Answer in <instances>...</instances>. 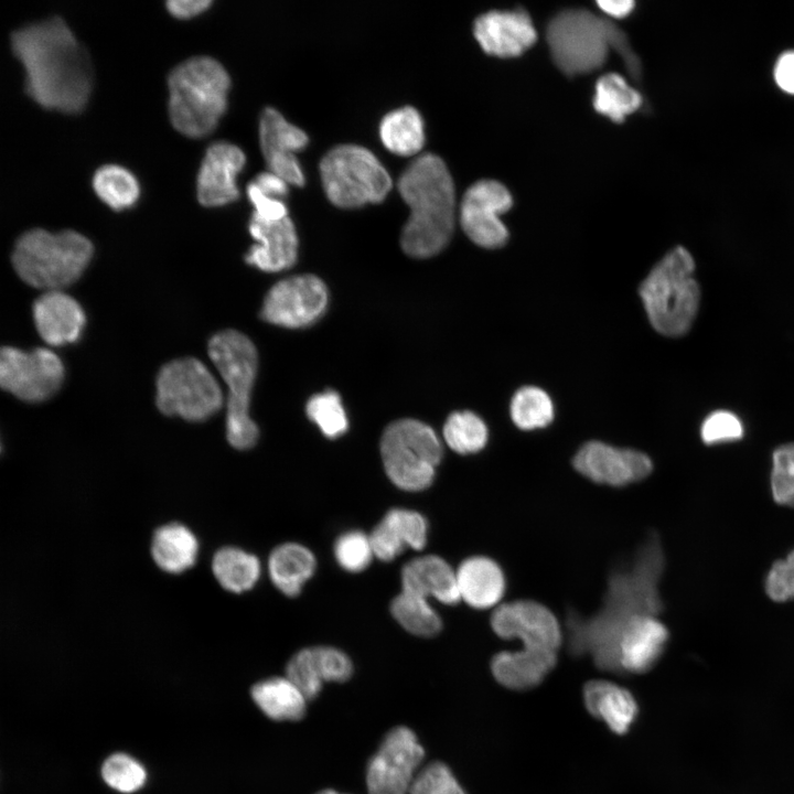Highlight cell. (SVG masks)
Masks as SVG:
<instances>
[{
  "instance_id": "cell-49",
  "label": "cell",
  "mask_w": 794,
  "mask_h": 794,
  "mask_svg": "<svg viewBox=\"0 0 794 794\" xmlns=\"http://www.w3.org/2000/svg\"><path fill=\"white\" fill-rule=\"evenodd\" d=\"M266 195L282 200L288 194V183L270 171L260 172L251 181Z\"/></svg>"
},
{
  "instance_id": "cell-42",
  "label": "cell",
  "mask_w": 794,
  "mask_h": 794,
  "mask_svg": "<svg viewBox=\"0 0 794 794\" xmlns=\"http://www.w3.org/2000/svg\"><path fill=\"white\" fill-rule=\"evenodd\" d=\"M286 677L307 700H312L319 695L324 682L316 667L313 647L302 648L291 656L286 666Z\"/></svg>"
},
{
  "instance_id": "cell-32",
  "label": "cell",
  "mask_w": 794,
  "mask_h": 794,
  "mask_svg": "<svg viewBox=\"0 0 794 794\" xmlns=\"http://www.w3.org/2000/svg\"><path fill=\"white\" fill-rule=\"evenodd\" d=\"M379 136L390 152L406 157L417 154L425 144L422 118L410 106L393 110L382 119Z\"/></svg>"
},
{
  "instance_id": "cell-43",
  "label": "cell",
  "mask_w": 794,
  "mask_h": 794,
  "mask_svg": "<svg viewBox=\"0 0 794 794\" xmlns=\"http://www.w3.org/2000/svg\"><path fill=\"white\" fill-rule=\"evenodd\" d=\"M771 490L776 503L794 506V443L774 450L772 457Z\"/></svg>"
},
{
  "instance_id": "cell-3",
  "label": "cell",
  "mask_w": 794,
  "mask_h": 794,
  "mask_svg": "<svg viewBox=\"0 0 794 794\" xmlns=\"http://www.w3.org/2000/svg\"><path fill=\"white\" fill-rule=\"evenodd\" d=\"M398 190L410 210L400 234L403 250L421 259L438 255L455 225V191L446 163L433 153L419 155L401 173Z\"/></svg>"
},
{
  "instance_id": "cell-33",
  "label": "cell",
  "mask_w": 794,
  "mask_h": 794,
  "mask_svg": "<svg viewBox=\"0 0 794 794\" xmlns=\"http://www.w3.org/2000/svg\"><path fill=\"white\" fill-rule=\"evenodd\" d=\"M212 570L225 590L242 593L257 583L261 566L253 554L236 547H223L213 557Z\"/></svg>"
},
{
  "instance_id": "cell-25",
  "label": "cell",
  "mask_w": 794,
  "mask_h": 794,
  "mask_svg": "<svg viewBox=\"0 0 794 794\" xmlns=\"http://www.w3.org/2000/svg\"><path fill=\"white\" fill-rule=\"evenodd\" d=\"M401 591L427 599L433 597L448 605L461 600L457 572L436 555L417 557L403 567Z\"/></svg>"
},
{
  "instance_id": "cell-2",
  "label": "cell",
  "mask_w": 794,
  "mask_h": 794,
  "mask_svg": "<svg viewBox=\"0 0 794 794\" xmlns=\"http://www.w3.org/2000/svg\"><path fill=\"white\" fill-rule=\"evenodd\" d=\"M25 71V90L40 106L77 114L86 106L93 74L89 57L63 19L25 25L11 35Z\"/></svg>"
},
{
  "instance_id": "cell-35",
  "label": "cell",
  "mask_w": 794,
  "mask_h": 794,
  "mask_svg": "<svg viewBox=\"0 0 794 794\" xmlns=\"http://www.w3.org/2000/svg\"><path fill=\"white\" fill-rule=\"evenodd\" d=\"M93 187L97 196L116 211L131 207L140 195L136 176L117 164H106L97 169L93 176Z\"/></svg>"
},
{
  "instance_id": "cell-52",
  "label": "cell",
  "mask_w": 794,
  "mask_h": 794,
  "mask_svg": "<svg viewBox=\"0 0 794 794\" xmlns=\"http://www.w3.org/2000/svg\"><path fill=\"white\" fill-rule=\"evenodd\" d=\"M597 4L608 17L623 18L627 15L634 7V2L631 0H603L598 1Z\"/></svg>"
},
{
  "instance_id": "cell-53",
  "label": "cell",
  "mask_w": 794,
  "mask_h": 794,
  "mask_svg": "<svg viewBox=\"0 0 794 794\" xmlns=\"http://www.w3.org/2000/svg\"><path fill=\"white\" fill-rule=\"evenodd\" d=\"M316 794H341V793H339V792H336V791H334V790H329V788H328V790L320 791V792H318Z\"/></svg>"
},
{
  "instance_id": "cell-31",
  "label": "cell",
  "mask_w": 794,
  "mask_h": 794,
  "mask_svg": "<svg viewBox=\"0 0 794 794\" xmlns=\"http://www.w3.org/2000/svg\"><path fill=\"white\" fill-rule=\"evenodd\" d=\"M250 693L256 705L272 720L298 721L305 715L308 700L287 677L258 682Z\"/></svg>"
},
{
  "instance_id": "cell-27",
  "label": "cell",
  "mask_w": 794,
  "mask_h": 794,
  "mask_svg": "<svg viewBox=\"0 0 794 794\" xmlns=\"http://www.w3.org/2000/svg\"><path fill=\"white\" fill-rule=\"evenodd\" d=\"M583 702L591 716L604 722L616 734L626 733L637 715L633 695L608 680L588 682L583 687Z\"/></svg>"
},
{
  "instance_id": "cell-8",
  "label": "cell",
  "mask_w": 794,
  "mask_h": 794,
  "mask_svg": "<svg viewBox=\"0 0 794 794\" xmlns=\"http://www.w3.org/2000/svg\"><path fill=\"white\" fill-rule=\"evenodd\" d=\"M207 351L228 390L227 441L237 450L250 449L259 436L258 427L249 414L258 366L257 350L248 336L228 329L212 336Z\"/></svg>"
},
{
  "instance_id": "cell-23",
  "label": "cell",
  "mask_w": 794,
  "mask_h": 794,
  "mask_svg": "<svg viewBox=\"0 0 794 794\" xmlns=\"http://www.w3.org/2000/svg\"><path fill=\"white\" fill-rule=\"evenodd\" d=\"M33 319L42 340L53 346L75 342L85 325L79 303L61 290L45 291L34 301Z\"/></svg>"
},
{
  "instance_id": "cell-34",
  "label": "cell",
  "mask_w": 794,
  "mask_h": 794,
  "mask_svg": "<svg viewBox=\"0 0 794 794\" xmlns=\"http://www.w3.org/2000/svg\"><path fill=\"white\" fill-rule=\"evenodd\" d=\"M642 103L641 94L620 74H604L596 84L593 107L614 122H623Z\"/></svg>"
},
{
  "instance_id": "cell-36",
  "label": "cell",
  "mask_w": 794,
  "mask_h": 794,
  "mask_svg": "<svg viewBox=\"0 0 794 794\" xmlns=\"http://www.w3.org/2000/svg\"><path fill=\"white\" fill-rule=\"evenodd\" d=\"M509 415L513 423L521 430L530 431L545 428L555 417V407L550 396L537 386H523L512 396Z\"/></svg>"
},
{
  "instance_id": "cell-47",
  "label": "cell",
  "mask_w": 794,
  "mask_h": 794,
  "mask_svg": "<svg viewBox=\"0 0 794 794\" xmlns=\"http://www.w3.org/2000/svg\"><path fill=\"white\" fill-rule=\"evenodd\" d=\"M765 590L774 601L794 599V550L771 567L765 580Z\"/></svg>"
},
{
  "instance_id": "cell-40",
  "label": "cell",
  "mask_w": 794,
  "mask_h": 794,
  "mask_svg": "<svg viewBox=\"0 0 794 794\" xmlns=\"http://www.w3.org/2000/svg\"><path fill=\"white\" fill-rule=\"evenodd\" d=\"M101 776L111 788L120 793H133L144 784L147 772L132 757L115 753L104 761Z\"/></svg>"
},
{
  "instance_id": "cell-16",
  "label": "cell",
  "mask_w": 794,
  "mask_h": 794,
  "mask_svg": "<svg viewBox=\"0 0 794 794\" xmlns=\"http://www.w3.org/2000/svg\"><path fill=\"white\" fill-rule=\"evenodd\" d=\"M491 626L502 639L521 640L525 648L557 652L562 642L556 616L548 608L532 600L497 607L492 613Z\"/></svg>"
},
{
  "instance_id": "cell-30",
  "label": "cell",
  "mask_w": 794,
  "mask_h": 794,
  "mask_svg": "<svg viewBox=\"0 0 794 794\" xmlns=\"http://www.w3.org/2000/svg\"><path fill=\"white\" fill-rule=\"evenodd\" d=\"M198 541L184 525L171 523L159 527L151 540L155 565L165 572L181 573L196 560Z\"/></svg>"
},
{
  "instance_id": "cell-37",
  "label": "cell",
  "mask_w": 794,
  "mask_h": 794,
  "mask_svg": "<svg viewBox=\"0 0 794 794\" xmlns=\"http://www.w3.org/2000/svg\"><path fill=\"white\" fill-rule=\"evenodd\" d=\"M394 619L409 633L417 636L437 635L442 622L427 598L401 591L390 602Z\"/></svg>"
},
{
  "instance_id": "cell-7",
  "label": "cell",
  "mask_w": 794,
  "mask_h": 794,
  "mask_svg": "<svg viewBox=\"0 0 794 794\" xmlns=\"http://www.w3.org/2000/svg\"><path fill=\"white\" fill-rule=\"evenodd\" d=\"M94 253L90 240L75 230L50 233L33 228L22 234L12 251V265L28 285L46 291L75 282Z\"/></svg>"
},
{
  "instance_id": "cell-6",
  "label": "cell",
  "mask_w": 794,
  "mask_h": 794,
  "mask_svg": "<svg viewBox=\"0 0 794 794\" xmlns=\"http://www.w3.org/2000/svg\"><path fill=\"white\" fill-rule=\"evenodd\" d=\"M694 272L693 256L683 246H676L641 282L639 296L651 325L659 334L678 337L691 328L700 302Z\"/></svg>"
},
{
  "instance_id": "cell-46",
  "label": "cell",
  "mask_w": 794,
  "mask_h": 794,
  "mask_svg": "<svg viewBox=\"0 0 794 794\" xmlns=\"http://www.w3.org/2000/svg\"><path fill=\"white\" fill-rule=\"evenodd\" d=\"M313 652L323 682L344 683L350 679L353 665L344 652L331 646H314Z\"/></svg>"
},
{
  "instance_id": "cell-24",
  "label": "cell",
  "mask_w": 794,
  "mask_h": 794,
  "mask_svg": "<svg viewBox=\"0 0 794 794\" xmlns=\"http://www.w3.org/2000/svg\"><path fill=\"white\" fill-rule=\"evenodd\" d=\"M374 556L391 561L406 548L421 550L428 539L427 519L406 508L389 509L369 535Z\"/></svg>"
},
{
  "instance_id": "cell-29",
  "label": "cell",
  "mask_w": 794,
  "mask_h": 794,
  "mask_svg": "<svg viewBox=\"0 0 794 794\" xmlns=\"http://www.w3.org/2000/svg\"><path fill=\"white\" fill-rule=\"evenodd\" d=\"M316 560L312 551L298 543L277 546L268 559V572L275 587L287 597H297L313 576Z\"/></svg>"
},
{
  "instance_id": "cell-13",
  "label": "cell",
  "mask_w": 794,
  "mask_h": 794,
  "mask_svg": "<svg viewBox=\"0 0 794 794\" xmlns=\"http://www.w3.org/2000/svg\"><path fill=\"white\" fill-rule=\"evenodd\" d=\"M423 757L425 750L412 730L405 726L393 728L368 762V794H409Z\"/></svg>"
},
{
  "instance_id": "cell-51",
  "label": "cell",
  "mask_w": 794,
  "mask_h": 794,
  "mask_svg": "<svg viewBox=\"0 0 794 794\" xmlns=\"http://www.w3.org/2000/svg\"><path fill=\"white\" fill-rule=\"evenodd\" d=\"M775 81L783 90L794 94V52L786 53L779 60Z\"/></svg>"
},
{
  "instance_id": "cell-50",
  "label": "cell",
  "mask_w": 794,
  "mask_h": 794,
  "mask_svg": "<svg viewBox=\"0 0 794 794\" xmlns=\"http://www.w3.org/2000/svg\"><path fill=\"white\" fill-rule=\"evenodd\" d=\"M211 4L210 0H171L167 2V8L173 17L187 19L203 12Z\"/></svg>"
},
{
  "instance_id": "cell-11",
  "label": "cell",
  "mask_w": 794,
  "mask_h": 794,
  "mask_svg": "<svg viewBox=\"0 0 794 794\" xmlns=\"http://www.w3.org/2000/svg\"><path fill=\"white\" fill-rule=\"evenodd\" d=\"M155 403L167 416L203 421L223 406V393L208 368L194 357L163 365L157 377Z\"/></svg>"
},
{
  "instance_id": "cell-1",
  "label": "cell",
  "mask_w": 794,
  "mask_h": 794,
  "mask_svg": "<svg viewBox=\"0 0 794 794\" xmlns=\"http://www.w3.org/2000/svg\"><path fill=\"white\" fill-rule=\"evenodd\" d=\"M664 567L661 540L652 533L633 560L610 575L603 603L597 613L582 616L573 610L568 612L566 625L570 653L589 654L600 669L620 673L618 636L634 616L661 613L663 602L658 583Z\"/></svg>"
},
{
  "instance_id": "cell-39",
  "label": "cell",
  "mask_w": 794,
  "mask_h": 794,
  "mask_svg": "<svg viewBox=\"0 0 794 794\" xmlns=\"http://www.w3.org/2000/svg\"><path fill=\"white\" fill-rule=\"evenodd\" d=\"M305 414L329 439H336L348 429V419L341 396L333 389L313 395L305 405Z\"/></svg>"
},
{
  "instance_id": "cell-18",
  "label": "cell",
  "mask_w": 794,
  "mask_h": 794,
  "mask_svg": "<svg viewBox=\"0 0 794 794\" xmlns=\"http://www.w3.org/2000/svg\"><path fill=\"white\" fill-rule=\"evenodd\" d=\"M259 140L268 171L289 185L303 186L304 174L296 153L308 144L305 132L287 121L278 110L268 107L260 117Z\"/></svg>"
},
{
  "instance_id": "cell-28",
  "label": "cell",
  "mask_w": 794,
  "mask_h": 794,
  "mask_svg": "<svg viewBox=\"0 0 794 794\" xmlns=\"http://www.w3.org/2000/svg\"><path fill=\"white\" fill-rule=\"evenodd\" d=\"M461 600L475 609L494 607L504 596L505 577L491 558L474 556L465 559L457 571Z\"/></svg>"
},
{
  "instance_id": "cell-48",
  "label": "cell",
  "mask_w": 794,
  "mask_h": 794,
  "mask_svg": "<svg viewBox=\"0 0 794 794\" xmlns=\"http://www.w3.org/2000/svg\"><path fill=\"white\" fill-rule=\"evenodd\" d=\"M247 195L255 208V215L269 221L288 217V208L285 202L266 195L253 182L247 185Z\"/></svg>"
},
{
  "instance_id": "cell-20",
  "label": "cell",
  "mask_w": 794,
  "mask_h": 794,
  "mask_svg": "<svg viewBox=\"0 0 794 794\" xmlns=\"http://www.w3.org/2000/svg\"><path fill=\"white\" fill-rule=\"evenodd\" d=\"M473 32L484 52L497 57H515L536 41V30L523 9L490 11L476 18Z\"/></svg>"
},
{
  "instance_id": "cell-41",
  "label": "cell",
  "mask_w": 794,
  "mask_h": 794,
  "mask_svg": "<svg viewBox=\"0 0 794 794\" xmlns=\"http://www.w3.org/2000/svg\"><path fill=\"white\" fill-rule=\"evenodd\" d=\"M336 562L345 571H363L374 556L369 536L360 530H350L337 537L334 544Z\"/></svg>"
},
{
  "instance_id": "cell-5",
  "label": "cell",
  "mask_w": 794,
  "mask_h": 794,
  "mask_svg": "<svg viewBox=\"0 0 794 794\" xmlns=\"http://www.w3.org/2000/svg\"><path fill=\"white\" fill-rule=\"evenodd\" d=\"M168 85L173 127L191 138L211 133L227 107L230 78L223 65L210 56H193L171 71Z\"/></svg>"
},
{
  "instance_id": "cell-4",
  "label": "cell",
  "mask_w": 794,
  "mask_h": 794,
  "mask_svg": "<svg viewBox=\"0 0 794 794\" xmlns=\"http://www.w3.org/2000/svg\"><path fill=\"white\" fill-rule=\"evenodd\" d=\"M546 37L555 64L569 76L600 68L612 50L634 79L641 77V63L626 34L609 19L589 10L559 12L549 21Z\"/></svg>"
},
{
  "instance_id": "cell-10",
  "label": "cell",
  "mask_w": 794,
  "mask_h": 794,
  "mask_svg": "<svg viewBox=\"0 0 794 794\" xmlns=\"http://www.w3.org/2000/svg\"><path fill=\"white\" fill-rule=\"evenodd\" d=\"M320 174L329 201L341 208L382 202L393 181L378 159L357 144H339L320 162Z\"/></svg>"
},
{
  "instance_id": "cell-14",
  "label": "cell",
  "mask_w": 794,
  "mask_h": 794,
  "mask_svg": "<svg viewBox=\"0 0 794 794\" xmlns=\"http://www.w3.org/2000/svg\"><path fill=\"white\" fill-rule=\"evenodd\" d=\"M328 301V288L319 277L309 273L292 276L269 289L260 318L283 328H305L323 315Z\"/></svg>"
},
{
  "instance_id": "cell-44",
  "label": "cell",
  "mask_w": 794,
  "mask_h": 794,
  "mask_svg": "<svg viewBox=\"0 0 794 794\" xmlns=\"http://www.w3.org/2000/svg\"><path fill=\"white\" fill-rule=\"evenodd\" d=\"M409 794H466L451 770L436 761L417 772Z\"/></svg>"
},
{
  "instance_id": "cell-17",
  "label": "cell",
  "mask_w": 794,
  "mask_h": 794,
  "mask_svg": "<svg viewBox=\"0 0 794 794\" xmlns=\"http://www.w3.org/2000/svg\"><path fill=\"white\" fill-rule=\"evenodd\" d=\"M572 465L589 480L616 487L639 482L653 470V463L644 452L598 440L583 443L573 455Z\"/></svg>"
},
{
  "instance_id": "cell-19",
  "label": "cell",
  "mask_w": 794,
  "mask_h": 794,
  "mask_svg": "<svg viewBox=\"0 0 794 794\" xmlns=\"http://www.w3.org/2000/svg\"><path fill=\"white\" fill-rule=\"evenodd\" d=\"M246 162L237 146L218 141L212 143L202 160L196 181L197 200L203 206L215 207L232 203L239 196L236 176Z\"/></svg>"
},
{
  "instance_id": "cell-12",
  "label": "cell",
  "mask_w": 794,
  "mask_h": 794,
  "mask_svg": "<svg viewBox=\"0 0 794 794\" xmlns=\"http://www.w3.org/2000/svg\"><path fill=\"white\" fill-rule=\"evenodd\" d=\"M63 378L62 361L47 348L4 346L0 352V385L19 399L43 401L60 389Z\"/></svg>"
},
{
  "instance_id": "cell-9",
  "label": "cell",
  "mask_w": 794,
  "mask_h": 794,
  "mask_svg": "<svg viewBox=\"0 0 794 794\" xmlns=\"http://www.w3.org/2000/svg\"><path fill=\"white\" fill-rule=\"evenodd\" d=\"M442 453L434 430L417 419L390 422L380 438L384 470L393 484L404 491L419 492L429 487Z\"/></svg>"
},
{
  "instance_id": "cell-22",
  "label": "cell",
  "mask_w": 794,
  "mask_h": 794,
  "mask_svg": "<svg viewBox=\"0 0 794 794\" xmlns=\"http://www.w3.org/2000/svg\"><path fill=\"white\" fill-rule=\"evenodd\" d=\"M667 640L668 630L655 615L634 616L618 636L620 673L641 674L650 670L661 657Z\"/></svg>"
},
{
  "instance_id": "cell-45",
  "label": "cell",
  "mask_w": 794,
  "mask_h": 794,
  "mask_svg": "<svg viewBox=\"0 0 794 794\" xmlns=\"http://www.w3.org/2000/svg\"><path fill=\"white\" fill-rule=\"evenodd\" d=\"M700 436L707 444L734 441L742 438L743 427L734 414L718 410L705 419L701 425Z\"/></svg>"
},
{
  "instance_id": "cell-26",
  "label": "cell",
  "mask_w": 794,
  "mask_h": 794,
  "mask_svg": "<svg viewBox=\"0 0 794 794\" xmlns=\"http://www.w3.org/2000/svg\"><path fill=\"white\" fill-rule=\"evenodd\" d=\"M556 663L557 652L522 647L495 654L491 661V670L502 686L526 690L538 686Z\"/></svg>"
},
{
  "instance_id": "cell-21",
  "label": "cell",
  "mask_w": 794,
  "mask_h": 794,
  "mask_svg": "<svg viewBox=\"0 0 794 794\" xmlns=\"http://www.w3.org/2000/svg\"><path fill=\"white\" fill-rule=\"evenodd\" d=\"M248 229L257 242L245 256L248 265L266 272H278L294 265L298 236L289 217L269 221L253 213Z\"/></svg>"
},
{
  "instance_id": "cell-38",
  "label": "cell",
  "mask_w": 794,
  "mask_h": 794,
  "mask_svg": "<svg viewBox=\"0 0 794 794\" xmlns=\"http://www.w3.org/2000/svg\"><path fill=\"white\" fill-rule=\"evenodd\" d=\"M442 434L451 450L459 454H472L486 446L489 429L478 414L458 410L448 416Z\"/></svg>"
},
{
  "instance_id": "cell-15",
  "label": "cell",
  "mask_w": 794,
  "mask_h": 794,
  "mask_svg": "<svg viewBox=\"0 0 794 794\" xmlns=\"http://www.w3.org/2000/svg\"><path fill=\"white\" fill-rule=\"evenodd\" d=\"M512 205L513 198L504 184L481 180L472 184L461 200L460 225L475 245L487 249L503 247L509 235L500 216Z\"/></svg>"
}]
</instances>
